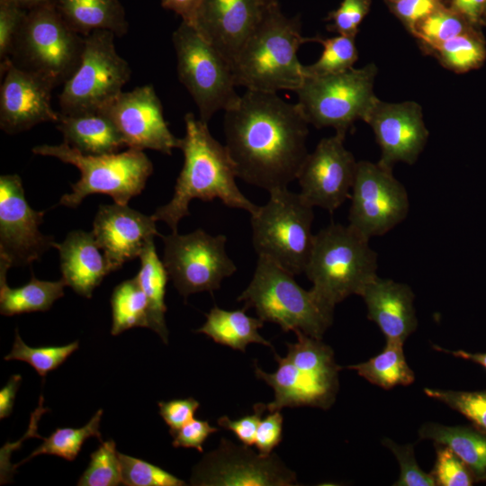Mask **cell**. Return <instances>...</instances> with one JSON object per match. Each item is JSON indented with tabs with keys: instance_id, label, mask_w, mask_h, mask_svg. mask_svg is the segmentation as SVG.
Returning <instances> with one entry per match:
<instances>
[{
	"instance_id": "cell-33",
	"label": "cell",
	"mask_w": 486,
	"mask_h": 486,
	"mask_svg": "<svg viewBox=\"0 0 486 486\" xmlns=\"http://www.w3.org/2000/svg\"><path fill=\"white\" fill-rule=\"evenodd\" d=\"M439 62L455 73H465L480 68L486 59L482 36L472 30L450 39L432 49Z\"/></svg>"
},
{
	"instance_id": "cell-25",
	"label": "cell",
	"mask_w": 486,
	"mask_h": 486,
	"mask_svg": "<svg viewBox=\"0 0 486 486\" xmlns=\"http://www.w3.org/2000/svg\"><path fill=\"white\" fill-rule=\"evenodd\" d=\"M64 142L85 155L118 153L125 142L112 120L103 112L62 114L56 123Z\"/></svg>"
},
{
	"instance_id": "cell-44",
	"label": "cell",
	"mask_w": 486,
	"mask_h": 486,
	"mask_svg": "<svg viewBox=\"0 0 486 486\" xmlns=\"http://www.w3.org/2000/svg\"><path fill=\"white\" fill-rule=\"evenodd\" d=\"M370 5L371 0H343L338 9L328 14L327 20L332 21V23L328 30L355 38Z\"/></svg>"
},
{
	"instance_id": "cell-22",
	"label": "cell",
	"mask_w": 486,
	"mask_h": 486,
	"mask_svg": "<svg viewBox=\"0 0 486 486\" xmlns=\"http://www.w3.org/2000/svg\"><path fill=\"white\" fill-rule=\"evenodd\" d=\"M278 367L274 373L263 371L255 363L256 378L274 389V399L266 404L267 411L285 407L310 406L323 410L331 407L338 391V374H325L299 369L286 357L274 352Z\"/></svg>"
},
{
	"instance_id": "cell-36",
	"label": "cell",
	"mask_w": 486,
	"mask_h": 486,
	"mask_svg": "<svg viewBox=\"0 0 486 486\" xmlns=\"http://www.w3.org/2000/svg\"><path fill=\"white\" fill-rule=\"evenodd\" d=\"M295 343L287 344L285 356L292 364L302 370L325 374H338L341 369L337 364L332 348L321 339L306 335L301 330L294 331Z\"/></svg>"
},
{
	"instance_id": "cell-19",
	"label": "cell",
	"mask_w": 486,
	"mask_h": 486,
	"mask_svg": "<svg viewBox=\"0 0 486 486\" xmlns=\"http://www.w3.org/2000/svg\"><path fill=\"white\" fill-rule=\"evenodd\" d=\"M0 71V128L4 132L16 134L42 122H58L59 112L51 106L56 86L50 80L11 61Z\"/></svg>"
},
{
	"instance_id": "cell-9",
	"label": "cell",
	"mask_w": 486,
	"mask_h": 486,
	"mask_svg": "<svg viewBox=\"0 0 486 486\" xmlns=\"http://www.w3.org/2000/svg\"><path fill=\"white\" fill-rule=\"evenodd\" d=\"M172 41L178 79L194 99L202 121L208 123L216 112L238 104L241 95L235 89L230 64L194 26L182 21Z\"/></svg>"
},
{
	"instance_id": "cell-11",
	"label": "cell",
	"mask_w": 486,
	"mask_h": 486,
	"mask_svg": "<svg viewBox=\"0 0 486 486\" xmlns=\"http://www.w3.org/2000/svg\"><path fill=\"white\" fill-rule=\"evenodd\" d=\"M114 37V33L104 30L85 37L80 64L58 95L60 113L100 112L122 92L131 70L117 53Z\"/></svg>"
},
{
	"instance_id": "cell-13",
	"label": "cell",
	"mask_w": 486,
	"mask_h": 486,
	"mask_svg": "<svg viewBox=\"0 0 486 486\" xmlns=\"http://www.w3.org/2000/svg\"><path fill=\"white\" fill-rule=\"evenodd\" d=\"M350 199L348 225L369 239L392 230L410 211L405 186L378 162H357Z\"/></svg>"
},
{
	"instance_id": "cell-24",
	"label": "cell",
	"mask_w": 486,
	"mask_h": 486,
	"mask_svg": "<svg viewBox=\"0 0 486 486\" xmlns=\"http://www.w3.org/2000/svg\"><path fill=\"white\" fill-rule=\"evenodd\" d=\"M53 248L59 252L61 279L83 297L91 298L94 289L112 272L92 231L73 230Z\"/></svg>"
},
{
	"instance_id": "cell-17",
	"label": "cell",
	"mask_w": 486,
	"mask_h": 486,
	"mask_svg": "<svg viewBox=\"0 0 486 486\" xmlns=\"http://www.w3.org/2000/svg\"><path fill=\"white\" fill-rule=\"evenodd\" d=\"M100 112L112 120L128 148L152 149L166 155L180 148L181 139L170 131L151 85L122 91Z\"/></svg>"
},
{
	"instance_id": "cell-21",
	"label": "cell",
	"mask_w": 486,
	"mask_h": 486,
	"mask_svg": "<svg viewBox=\"0 0 486 486\" xmlns=\"http://www.w3.org/2000/svg\"><path fill=\"white\" fill-rule=\"evenodd\" d=\"M156 220L128 205L114 202L99 206L93 234L112 272L140 256L144 246L156 236Z\"/></svg>"
},
{
	"instance_id": "cell-20",
	"label": "cell",
	"mask_w": 486,
	"mask_h": 486,
	"mask_svg": "<svg viewBox=\"0 0 486 486\" xmlns=\"http://www.w3.org/2000/svg\"><path fill=\"white\" fill-rule=\"evenodd\" d=\"M267 6L264 0H202L193 26L232 67Z\"/></svg>"
},
{
	"instance_id": "cell-57",
	"label": "cell",
	"mask_w": 486,
	"mask_h": 486,
	"mask_svg": "<svg viewBox=\"0 0 486 486\" xmlns=\"http://www.w3.org/2000/svg\"><path fill=\"white\" fill-rule=\"evenodd\" d=\"M389 1H391L392 4H395V3H397V2H399L400 0H389Z\"/></svg>"
},
{
	"instance_id": "cell-3",
	"label": "cell",
	"mask_w": 486,
	"mask_h": 486,
	"mask_svg": "<svg viewBox=\"0 0 486 486\" xmlns=\"http://www.w3.org/2000/svg\"><path fill=\"white\" fill-rule=\"evenodd\" d=\"M301 28L299 16H285L278 3L268 5L232 64L236 86L267 93L295 92L304 80L297 52L310 40Z\"/></svg>"
},
{
	"instance_id": "cell-8",
	"label": "cell",
	"mask_w": 486,
	"mask_h": 486,
	"mask_svg": "<svg viewBox=\"0 0 486 486\" xmlns=\"http://www.w3.org/2000/svg\"><path fill=\"white\" fill-rule=\"evenodd\" d=\"M84 48L85 37L65 22L50 1L27 11L10 60L58 86L77 69Z\"/></svg>"
},
{
	"instance_id": "cell-41",
	"label": "cell",
	"mask_w": 486,
	"mask_h": 486,
	"mask_svg": "<svg viewBox=\"0 0 486 486\" xmlns=\"http://www.w3.org/2000/svg\"><path fill=\"white\" fill-rule=\"evenodd\" d=\"M122 484L127 486H183L185 482L144 460L118 453Z\"/></svg>"
},
{
	"instance_id": "cell-12",
	"label": "cell",
	"mask_w": 486,
	"mask_h": 486,
	"mask_svg": "<svg viewBox=\"0 0 486 486\" xmlns=\"http://www.w3.org/2000/svg\"><path fill=\"white\" fill-rule=\"evenodd\" d=\"M159 237L164 243L162 261L174 286L184 298L218 290L223 279L237 270L226 253L225 235L212 236L198 229L185 235L172 232Z\"/></svg>"
},
{
	"instance_id": "cell-26",
	"label": "cell",
	"mask_w": 486,
	"mask_h": 486,
	"mask_svg": "<svg viewBox=\"0 0 486 486\" xmlns=\"http://www.w3.org/2000/svg\"><path fill=\"white\" fill-rule=\"evenodd\" d=\"M65 22L81 36L110 31L122 37L128 32L126 13L119 0H51Z\"/></svg>"
},
{
	"instance_id": "cell-40",
	"label": "cell",
	"mask_w": 486,
	"mask_h": 486,
	"mask_svg": "<svg viewBox=\"0 0 486 486\" xmlns=\"http://www.w3.org/2000/svg\"><path fill=\"white\" fill-rule=\"evenodd\" d=\"M425 394L443 402L469 419L473 427L486 434V391L464 392L425 388Z\"/></svg>"
},
{
	"instance_id": "cell-23",
	"label": "cell",
	"mask_w": 486,
	"mask_h": 486,
	"mask_svg": "<svg viewBox=\"0 0 486 486\" xmlns=\"http://www.w3.org/2000/svg\"><path fill=\"white\" fill-rule=\"evenodd\" d=\"M360 296L365 303L367 318L379 327L386 340L404 343L416 330L415 295L408 284L377 275Z\"/></svg>"
},
{
	"instance_id": "cell-46",
	"label": "cell",
	"mask_w": 486,
	"mask_h": 486,
	"mask_svg": "<svg viewBox=\"0 0 486 486\" xmlns=\"http://www.w3.org/2000/svg\"><path fill=\"white\" fill-rule=\"evenodd\" d=\"M265 411H266V404L256 403L253 406L252 414L237 419L222 416L217 422L220 427L231 431L243 445L251 446L255 444L256 429Z\"/></svg>"
},
{
	"instance_id": "cell-28",
	"label": "cell",
	"mask_w": 486,
	"mask_h": 486,
	"mask_svg": "<svg viewBox=\"0 0 486 486\" xmlns=\"http://www.w3.org/2000/svg\"><path fill=\"white\" fill-rule=\"evenodd\" d=\"M246 310H228L214 306L206 314L204 324L196 332L205 334L217 344L242 352L246 351L250 343L273 348L272 344L258 333L264 321L247 315Z\"/></svg>"
},
{
	"instance_id": "cell-54",
	"label": "cell",
	"mask_w": 486,
	"mask_h": 486,
	"mask_svg": "<svg viewBox=\"0 0 486 486\" xmlns=\"http://www.w3.org/2000/svg\"><path fill=\"white\" fill-rule=\"evenodd\" d=\"M437 351H441L444 353L451 354L452 356L463 358L464 360L472 361L473 363H476L480 365H482L483 368L486 369V353H472L464 350H454L450 351L447 349L441 348L439 346H434Z\"/></svg>"
},
{
	"instance_id": "cell-15",
	"label": "cell",
	"mask_w": 486,
	"mask_h": 486,
	"mask_svg": "<svg viewBox=\"0 0 486 486\" xmlns=\"http://www.w3.org/2000/svg\"><path fill=\"white\" fill-rule=\"evenodd\" d=\"M43 216L29 205L18 175L1 176L0 258L11 266H28L53 248L54 237L40 230Z\"/></svg>"
},
{
	"instance_id": "cell-6",
	"label": "cell",
	"mask_w": 486,
	"mask_h": 486,
	"mask_svg": "<svg viewBox=\"0 0 486 486\" xmlns=\"http://www.w3.org/2000/svg\"><path fill=\"white\" fill-rule=\"evenodd\" d=\"M35 155L53 157L77 167L80 179L71 185L72 192L64 194L59 203L76 208L90 194L111 196L114 202L127 205L129 201L141 194L153 165L143 152L137 148L108 155H85L67 143L40 145L32 148Z\"/></svg>"
},
{
	"instance_id": "cell-16",
	"label": "cell",
	"mask_w": 486,
	"mask_h": 486,
	"mask_svg": "<svg viewBox=\"0 0 486 486\" xmlns=\"http://www.w3.org/2000/svg\"><path fill=\"white\" fill-rule=\"evenodd\" d=\"M346 134L320 140L298 173L301 195L313 207L333 212L350 198L357 162L344 145Z\"/></svg>"
},
{
	"instance_id": "cell-18",
	"label": "cell",
	"mask_w": 486,
	"mask_h": 486,
	"mask_svg": "<svg viewBox=\"0 0 486 486\" xmlns=\"http://www.w3.org/2000/svg\"><path fill=\"white\" fill-rule=\"evenodd\" d=\"M364 122L372 128L380 147L378 163L391 170L398 162L414 164L428 141L422 108L416 102L386 103L378 99Z\"/></svg>"
},
{
	"instance_id": "cell-43",
	"label": "cell",
	"mask_w": 486,
	"mask_h": 486,
	"mask_svg": "<svg viewBox=\"0 0 486 486\" xmlns=\"http://www.w3.org/2000/svg\"><path fill=\"white\" fill-rule=\"evenodd\" d=\"M382 445L390 449L400 464V476L395 486H435L430 473H427L418 465L414 455L413 445H399L390 438H383Z\"/></svg>"
},
{
	"instance_id": "cell-52",
	"label": "cell",
	"mask_w": 486,
	"mask_h": 486,
	"mask_svg": "<svg viewBox=\"0 0 486 486\" xmlns=\"http://www.w3.org/2000/svg\"><path fill=\"white\" fill-rule=\"evenodd\" d=\"M202 0H161V5L165 9L173 11L182 21L194 24L197 10Z\"/></svg>"
},
{
	"instance_id": "cell-55",
	"label": "cell",
	"mask_w": 486,
	"mask_h": 486,
	"mask_svg": "<svg viewBox=\"0 0 486 486\" xmlns=\"http://www.w3.org/2000/svg\"><path fill=\"white\" fill-rule=\"evenodd\" d=\"M50 1L51 0H0V3L14 4L28 11Z\"/></svg>"
},
{
	"instance_id": "cell-30",
	"label": "cell",
	"mask_w": 486,
	"mask_h": 486,
	"mask_svg": "<svg viewBox=\"0 0 486 486\" xmlns=\"http://www.w3.org/2000/svg\"><path fill=\"white\" fill-rule=\"evenodd\" d=\"M139 257L140 268L136 277L148 300V328L157 332L163 342L167 344L165 294L169 275L163 261L158 256L154 238L146 243Z\"/></svg>"
},
{
	"instance_id": "cell-27",
	"label": "cell",
	"mask_w": 486,
	"mask_h": 486,
	"mask_svg": "<svg viewBox=\"0 0 486 486\" xmlns=\"http://www.w3.org/2000/svg\"><path fill=\"white\" fill-rule=\"evenodd\" d=\"M418 436L448 446L467 465L476 482H486V434L475 428L427 422L419 428Z\"/></svg>"
},
{
	"instance_id": "cell-14",
	"label": "cell",
	"mask_w": 486,
	"mask_h": 486,
	"mask_svg": "<svg viewBox=\"0 0 486 486\" xmlns=\"http://www.w3.org/2000/svg\"><path fill=\"white\" fill-rule=\"evenodd\" d=\"M250 447V446H249ZM248 446L221 440L194 469L193 484L220 486H290L297 484L295 473L279 457L256 454Z\"/></svg>"
},
{
	"instance_id": "cell-4",
	"label": "cell",
	"mask_w": 486,
	"mask_h": 486,
	"mask_svg": "<svg viewBox=\"0 0 486 486\" xmlns=\"http://www.w3.org/2000/svg\"><path fill=\"white\" fill-rule=\"evenodd\" d=\"M377 267L369 238L349 225L331 223L315 235L304 273L312 283V292L334 309L348 296L360 295L377 276Z\"/></svg>"
},
{
	"instance_id": "cell-39",
	"label": "cell",
	"mask_w": 486,
	"mask_h": 486,
	"mask_svg": "<svg viewBox=\"0 0 486 486\" xmlns=\"http://www.w3.org/2000/svg\"><path fill=\"white\" fill-rule=\"evenodd\" d=\"M122 484L116 445L112 439L101 442L90 454V462L78 480L79 486H117Z\"/></svg>"
},
{
	"instance_id": "cell-31",
	"label": "cell",
	"mask_w": 486,
	"mask_h": 486,
	"mask_svg": "<svg viewBox=\"0 0 486 486\" xmlns=\"http://www.w3.org/2000/svg\"><path fill=\"white\" fill-rule=\"evenodd\" d=\"M403 342L386 340L377 356L357 364L348 366L372 384L384 390L395 386H408L415 380V374L407 364Z\"/></svg>"
},
{
	"instance_id": "cell-53",
	"label": "cell",
	"mask_w": 486,
	"mask_h": 486,
	"mask_svg": "<svg viewBox=\"0 0 486 486\" xmlns=\"http://www.w3.org/2000/svg\"><path fill=\"white\" fill-rule=\"evenodd\" d=\"M22 381L20 374L12 375L0 391V418L9 417L13 411L14 399Z\"/></svg>"
},
{
	"instance_id": "cell-5",
	"label": "cell",
	"mask_w": 486,
	"mask_h": 486,
	"mask_svg": "<svg viewBox=\"0 0 486 486\" xmlns=\"http://www.w3.org/2000/svg\"><path fill=\"white\" fill-rule=\"evenodd\" d=\"M246 309L253 308L264 322L280 326L283 331L301 330L321 339L333 322L334 309L306 291L293 274L273 260L258 256L248 286L237 299Z\"/></svg>"
},
{
	"instance_id": "cell-42",
	"label": "cell",
	"mask_w": 486,
	"mask_h": 486,
	"mask_svg": "<svg viewBox=\"0 0 486 486\" xmlns=\"http://www.w3.org/2000/svg\"><path fill=\"white\" fill-rule=\"evenodd\" d=\"M436 462L430 472L438 486H471L476 481L467 465L446 446L435 444Z\"/></svg>"
},
{
	"instance_id": "cell-56",
	"label": "cell",
	"mask_w": 486,
	"mask_h": 486,
	"mask_svg": "<svg viewBox=\"0 0 486 486\" xmlns=\"http://www.w3.org/2000/svg\"><path fill=\"white\" fill-rule=\"evenodd\" d=\"M264 2H265L267 5H270V4H274L278 3V0H264Z\"/></svg>"
},
{
	"instance_id": "cell-2",
	"label": "cell",
	"mask_w": 486,
	"mask_h": 486,
	"mask_svg": "<svg viewBox=\"0 0 486 486\" xmlns=\"http://www.w3.org/2000/svg\"><path fill=\"white\" fill-rule=\"evenodd\" d=\"M184 124L185 135L180 145L184 165L172 199L156 210L152 214L155 220L166 222L172 232H177L179 221L190 215L188 207L194 199H219L228 207L253 214L258 206L238 189L236 169L226 146L215 140L207 122L194 113L184 115Z\"/></svg>"
},
{
	"instance_id": "cell-51",
	"label": "cell",
	"mask_w": 486,
	"mask_h": 486,
	"mask_svg": "<svg viewBox=\"0 0 486 486\" xmlns=\"http://www.w3.org/2000/svg\"><path fill=\"white\" fill-rule=\"evenodd\" d=\"M453 10L471 24L478 23L486 15V0H452Z\"/></svg>"
},
{
	"instance_id": "cell-7",
	"label": "cell",
	"mask_w": 486,
	"mask_h": 486,
	"mask_svg": "<svg viewBox=\"0 0 486 486\" xmlns=\"http://www.w3.org/2000/svg\"><path fill=\"white\" fill-rule=\"evenodd\" d=\"M263 206L251 214L252 242L266 256L292 274L304 273L313 248V206L288 188L269 192Z\"/></svg>"
},
{
	"instance_id": "cell-48",
	"label": "cell",
	"mask_w": 486,
	"mask_h": 486,
	"mask_svg": "<svg viewBox=\"0 0 486 486\" xmlns=\"http://www.w3.org/2000/svg\"><path fill=\"white\" fill-rule=\"evenodd\" d=\"M284 417L281 410L270 411L261 419L256 429L255 446L262 455H269L283 437Z\"/></svg>"
},
{
	"instance_id": "cell-47",
	"label": "cell",
	"mask_w": 486,
	"mask_h": 486,
	"mask_svg": "<svg viewBox=\"0 0 486 486\" xmlns=\"http://www.w3.org/2000/svg\"><path fill=\"white\" fill-rule=\"evenodd\" d=\"M158 407L159 415L169 427V433L171 435L194 418V414L200 407V403L195 399L189 397L168 401H159Z\"/></svg>"
},
{
	"instance_id": "cell-35",
	"label": "cell",
	"mask_w": 486,
	"mask_h": 486,
	"mask_svg": "<svg viewBox=\"0 0 486 486\" xmlns=\"http://www.w3.org/2000/svg\"><path fill=\"white\" fill-rule=\"evenodd\" d=\"M310 40L321 44L323 51L315 63L303 66L304 77L324 76L346 71L353 68L358 58L354 37L338 34L331 38L317 36Z\"/></svg>"
},
{
	"instance_id": "cell-32",
	"label": "cell",
	"mask_w": 486,
	"mask_h": 486,
	"mask_svg": "<svg viewBox=\"0 0 486 486\" xmlns=\"http://www.w3.org/2000/svg\"><path fill=\"white\" fill-rule=\"evenodd\" d=\"M111 306L112 336L135 327L148 328V303L136 276L113 289Z\"/></svg>"
},
{
	"instance_id": "cell-1",
	"label": "cell",
	"mask_w": 486,
	"mask_h": 486,
	"mask_svg": "<svg viewBox=\"0 0 486 486\" xmlns=\"http://www.w3.org/2000/svg\"><path fill=\"white\" fill-rule=\"evenodd\" d=\"M309 122L277 93L247 90L225 111V146L237 176L268 192L287 188L307 157Z\"/></svg>"
},
{
	"instance_id": "cell-34",
	"label": "cell",
	"mask_w": 486,
	"mask_h": 486,
	"mask_svg": "<svg viewBox=\"0 0 486 486\" xmlns=\"http://www.w3.org/2000/svg\"><path fill=\"white\" fill-rule=\"evenodd\" d=\"M103 410H98L91 419L82 428H58L50 436L43 438V442L21 463L15 464L14 469L39 454H53L73 461L77 456L84 443L91 436L97 437L102 442L99 431Z\"/></svg>"
},
{
	"instance_id": "cell-50",
	"label": "cell",
	"mask_w": 486,
	"mask_h": 486,
	"mask_svg": "<svg viewBox=\"0 0 486 486\" xmlns=\"http://www.w3.org/2000/svg\"><path fill=\"white\" fill-rule=\"evenodd\" d=\"M440 7L439 0H400L392 10L412 33L418 22Z\"/></svg>"
},
{
	"instance_id": "cell-45",
	"label": "cell",
	"mask_w": 486,
	"mask_h": 486,
	"mask_svg": "<svg viewBox=\"0 0 486 486\" xmlns=\"http://www.w3.org/2000/svg\"><path fill=\"white\" fill-rule=\"evenodd\" d=\"M27 10L0 3V68L11 60L14 45Z\"/></svg>"
},
{
	"instance_id": "cell-38",
	"label": "cell",
	"mask_w": 486,
	"mask_h": 486,
	"mask_svg": "<svg viewBox=\"0 0 486 486\" xmlns=\"http://www.w3.org/2000/svg\"><path fill=\"white\" fill-rule=\"evenodd\" d=\"M77 349L78 341L64 346L32 347L22 341L16 329L12 350L4 356V360L26 362L36 370L39 375L45 377L50 372L61 365Z\"/></svg>"
},
{
	"instance_id": "cell-49",
	"label": "cell",
	"mask_w": 486,
	"mask_h": 486,
	"mask_svg": "<svg viewBox=\"0 0 486 486\" xmlns=\"http://www.w3.org/2000/svg\"><path fill=\"white\" fill-rule=\"evenodd\" d=\"M218 431L207 420L193 418L171 434L174 447L195 448L202 453V445L208 436Z\"/></svg>"
},
{
	"instance_id": "cell-37",
	"label": "cell",
	"mask_w": 486,
	"mask_h": 486,
	"mask_svg": "<svg viewBox=\"0 0 486 486\" xmlns=\"http://www.w3.org/2000/svg\"><path fill=\"white\" fill-rule=\"evenodd\" d=\"M474 30L463 15L443 6L417 24L412 34L430 50L460 34Z\"/></svg>"
},
{
	"instance_id": "cell-10",
	"label": "cell",
	"mask_w": 486,
	"mask_h": 486,
	"mask_svg": "<svg viewBox=\"0 0 486 486\" xmlns=\"http://www.w3.org/2000/svg\"><path fill=\"white\" fill-rule=\"evenodd\" d=\"M376 74L375 64L369 63L338 74L304 77L295 91L297 104L309 124L346 134L356 121L364 122L379 99L374 91Z\"/></svg>"
},
{
	"instance_id": "cell-29",
	"label": "cell",
	"mask_w": 486,
	"mask_h": 486,
	"mask_svg": "<svg viewBox=\"0 0 486 486\" xmlns=\"http://www.w3.org/2000/svg\"><path fill=\"white\" fill-rule=\"evenodd\" d=\"M11 265L0 258V312L14 316L33 311H46L55 301L64 295L65 282L38 280L33 274L28 284L11 288L6 283V274Z\"/></svg>"
}]
</instances>
